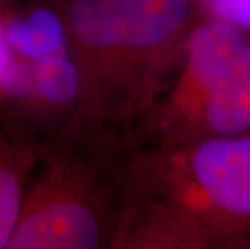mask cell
<instances>
[{
	"label": "cell",
	"instance_id": "obj_1",
	"mask_svg": "<svg viewBox=\"0 0 250 249\" xmlns=\"http://www.w3.org/2000/svg\"><path fill=\"white\" fill-rule=\"evenodd\" d=\"M189 8L190 0H73L66 29L89 92L167 45L183 28Z\"/></svg>",
	"mask_w": 250,
	"mask_h": 249
},
{
	"label": "cell",
	"instance_id": "obj_2",
	"mask_svg": "<svg viewBox=\"0 0 250 249\" xmlns=\"http://www.w3.org/2000/svg\"><path fill=\"white\" fill-rule=\"evenodd\" d=\"M31 175L8 249H92L107 238V212L97 173L66 149H45Z\"/></svg>",
	"mask_w": 250,
	"mask_h": 249
},
{
	"label": "cell",
	"instance_id": "obj_3",
	"mask_svg": "<svg viewBox=\"0 0 250 249\" xmlns=\"http://www.w3.org/2000/svg\"><path fill=\"white\" fill-rule=\"evenodd\" d=\"M179 104L190 120L218 136L250 126V45L234 26L216 21L192 33Z\"/></svg>",
	"mask_w": 250,
	"mask_h": 249
},
{
	"label": "cell",
	"instance_id": "obj_4",
	"mask_svg": "<svg viewBox=\"0 0 250 249\" xmlns=\"http://www.w3.org/2000/svg\"><path fill=\"white\" fill-rule=\"evenodd\" d=\"M192 181L228 215L250 219V137H216L190 157Z\"/></svg>",
	"mask_w": 250,
	"mask_h": 249
},
{
	"label": "cell",
	"instance_id": "obj_5",
	"mask_svg": "<svg viewBox=\"0 0 250 249\" xmlns=\"http://www.w3.org/2000/svg\"><path fill=\"white\" fill-rule=\"evenodd\" d=\"M17 110L0 105V249H7L41 154Z\"/></svg>",
	"mask_w": 250,
	"mask_h": 249
},
{
	"label": "cell",
	"instance_id": "obj_6",
	"mask_svg": "<svg viewBox=\"0 0 250 249\" xmlns=\"http://www.w3.org/2000/svg\"><path fill=\"white\" fill-rule=\"evenodd\" d=\"M5 33L15 54L29 62L66 54L70 47L66 23L49 8H34L12 18Z\"/></svg>",
	"mask_w": 250,
	"mask_h": 249
},
{
	"label": "cell",
	"instance_id": "obj_7",
	"mask_svg": "<svg viewBox=\"0 0 250 249\" xmlns=\"http://www.w3.org/2000/svg\"><path fill=\"white\" fill-rule=\"evenodd\" d=\"M83 88L81 68L68 57V52L34 62L36 99L41 102L68 105L79 97Z\"/></svg>",
	"mask_w": 250,
	"mask_h": 249
},
{
	"label": "cell",
	"instance_id": "obj_8",
	"mask_svg": "<svg viewBox=\"0 0 250 249\" xmlns=\"http://www.w3.org/2000/svg\"><path fill=\"white\" fill-rule=\"evenodd\" d=\"M220 21L250 28V0H204Z\"/></svg>",
	"mask_w": 250,
	"mask_h": 249
},
{
	"label": "cell",
	"instance_id": "obj_9",
	"mask_svg": "<svg viewBox=\"0 0 250 249\" xmlns=\"http://www.w3.org/2000/svg\"><path fill=\"white\" fill-rule=\"evenodd\" d=\"M12 62H13V49L7 39L3 23L0 21V83H2V78L7 73L8 67L12 65Z\"/></svg>",
	"mask_w": 250,
	"mask_h": 249
}]
</instances>
